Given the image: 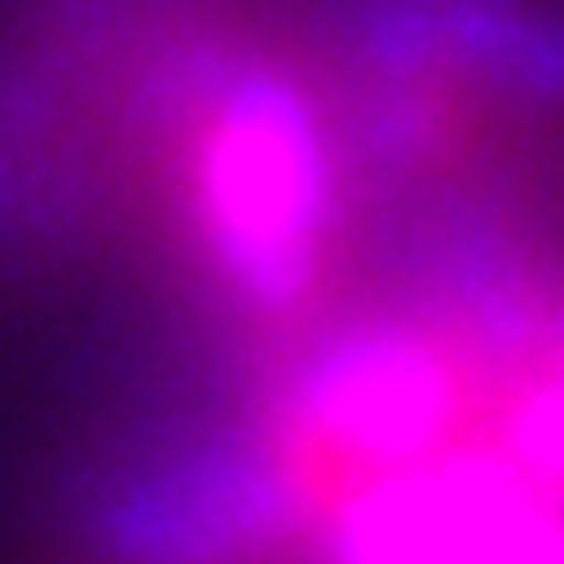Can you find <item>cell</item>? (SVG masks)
I'll return each instance as SVG.
<instances>
[{
  "label": "cell",
  "instance_id": "obj_1",
  "mask_svg": "<svg viewBox=\"0 0 564 564\" xmlns=\"http://www.w3.org/2000/svg\"><path fill=\"white\" fill-rule=\"evenodd\" d=\"M564 206V0H0V286L220 345Z\"/></svg>",
  "mask_w": 564,
  "mask_h": 564
}]
</instances>
